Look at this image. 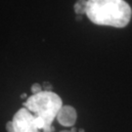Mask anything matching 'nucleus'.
<instances>
[{
  "instance_id": "9d476101",
  "label": "nucleus",
  "mask_w": 132,
  "mask_h": 132,
  "mask_svg": "<svg viewBox=\"0 0 132 132\" xmlns=\"http://www.w3.org/2000/svg\"><path fill=\"white\" fill-rule=\"evenodd\" d=\"M79 132H84V130H83V129H80Z\"/></svg>"
},
{
  "instance_id": "6e6552de",
  "label": "nucleus",
  "mask_w": 132,
  "mask_h": 132,
  "mask_svg": "<svg viewBox=\"0 0 132 132\" xmlns=\"http://www.w3.org/2000/svg\"><path fill=\"white\" fill-rule=\"evenodd\" d=\"M21 97H22L23 99H24V98H27V94H23L22 96H21Z\"/></svg>"
},
{
  "instance_id": "1a4fd4ad",
  "label": "nucleus",
  "mask_w": 132,
  "mask_h": 132,
  "mask_svg": "<svg viewBox=\"0 0 132 132\" xmlns=\"http://www.w3.org/2000/svg\"><path fill=\"white\" fill-rule=\"evenodd\" d=\"M43 132H52L51 130H45V131H43Z\"/></svg>"
},
{
  "instance_id": "39448f33",
  "label": "nucleus",
  "mask_w": 132,
  "mask_h": 132,
  "mask_svg": "<svg viewBox=\"0 0 132 132\" xmlns=\"http://www.w3.org/2000/svg\"><path fill=\"white\" fill-rule=\"evenodd\" d=\"M86 5H87V0H77L73 5L75 12L78 16H82L86 12Z\"/></svg>"
},
{
  "instance_id": "20e7f679",
  "label": "nucleus",
  "mask_w": 132,
  "mask_h": 132,
  "mask_svg": "<svg viewBox=\"0 0 132 132\" xmlns=\"http://www.w3.org/2000/svg\"><path fill=\"white\" fill-rule=\"evenodd\" d=\"M57 120L63 126H72L76 121V112L71 106H63L57 114Z\"/></svg>"
},
{
  "instance_id": "f257e3e1",
  "label": "nucleus",
  "mask_w": 132,
  "mask_h": 132,
  "mask_svg": "<svg viewBox=\"0 0 132 132\" xmlns=\"http://www.w3.org/2000/svg\"><path fill=\"white\" fill-rule=\"evenodd\" d=\"M85 15L95 24L122 28L131 20L132 9L124 0H87Z\"/></svg>"
},
{
  "instance_id": "f03ea898",
  "label": "nucleus",
  "mask_w": 132,
  "mask_h": 132,
  "mask_svg": "<svg viewBox=\"0 0 132 132\" xmlns=\"http://www.w3.org/2000/svg\"><path fill=\"white\" fill-rule=\"evenodd\" d=\"M23 105L34 116L38 129L43 131L50 130L53 120L63 107L59 95L52 91H41L33 94Z\"/></svg>"
},
{
  "instance_id": "0eeeda50",
  "label": "nucleus",
  "mask_w": 132,
  "mask_h": 132,
  "mask_svg": "<svg viewBox=\"0 0 132 132\" xmlns=\"http://www.w3.org/2000/svg\"><path fill=\"white\" fill-rule=\"evenodd\" d=\"M76 128H72L71 130H63V131H61V132H76Z\"/></svg>"
},
{
  "instance_id": "7ed1b4c3",
  "label": "nucleus",
  "mask_w": 132,
  "mask_h": 132,
  "mask_svg": "<svg viewBox=\"0 0 132 132\" xmlns=\"http://www.w3.org/2000/svg\"><path fill=\"white\" fill-rule=\"evenodd\" d=\"M6 129L8 132H40L36 126L34 116L26 108L16 113L13 120L7 122Z\"/></svg>"
},
{
  "instance_id": "423d86ee",
  "label": "nucleus",
  "mask_w": 132,
  "mask_h": 132,
  "mask_svg": "<svg viewBox=\"0 0 132 132\" xmlns=\"http://www.w3.org/2000/svg\"><path fill=\"white\" fill-rule=\"evenodd\" d=\"M41 91H42V88H41L40 84H38V83H34V84H32V86H31V92H32L33 94L40 93Z\"/></svg>"
}]
</instances>
